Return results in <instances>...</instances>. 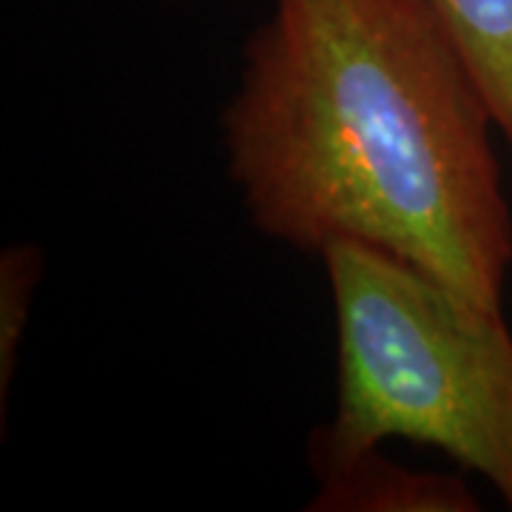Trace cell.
I'll return each instance as SVG.
<instances>
[{"label":"cell","mask_w":512,"mask_h":512,"mask_svg":"<svg viewBox=\"0 0 512 512\" xmlns=\"http://www.w3.org/2000/svg\"><path fill=\"white\" fill-rule=\"evenodd\" d=\"M220 131L262 237L313 256L365 242L501 311L498 128L433 0H271Z\"/></svg>","instance_id":"6da1fadb"},{"label":"cell","mask_w":512,"mask_h":512,"mask_svg":"<svg viewBox=\"0 0 512 512\" xmlns=\"http://www.w3.org/2000/svg\"><path fill=\"white\" fill-rule=\"evenodd\" d=\"M336 410L308 441L313 476L407 439L493 484L512 510V333L504 316L365 242H333Z\"/></svg>","instance_id":"7a4b0ae2"},{"label":"cell","mask_w":512,"mask_h":512,"mask_svg":"<svg viewBox=\"0 0 512 512\" xmlns=\"http://www.w3.org/2000/svg\"><path fill=\"white\" fill-rule=\"evenodd\" d=\"M311 512H476L473 490L456 476L421 473L376 450L316 476Z\"/></svg>","instance_id":"3957f363"},{"label":"cell","mask_w":512,"mask_h":512,"mask_svg":"<svg viewBox=\"0 0 512 512\" xmlns=\"http://www.w3.org/2000/svg\"><path fill=\"white\" fill-rule=\"evenodd\" d=\"M512 154V0H433Z\"/></svg>","instance_id":"277c9868"},{"label":"cell","mask_w":512,"mask_h":512,"mask_svg":"<svg viewBox=\"0 0 512 512\" xmlns=\"http://www.w3.org/2000/svg\"><path fill=\"white\" fill-rule=\"evenodd\" d=\"M43 259V251L32 242H15L0 254V416H6L23 336L43 279Z\"/></svg>","instance_id":"5b68a950"}]
</instances>
